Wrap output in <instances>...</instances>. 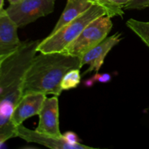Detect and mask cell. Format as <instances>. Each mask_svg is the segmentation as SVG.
<instances>
[{
    "label": "cell",
    "mask_w": 149,
    "mask_h": 149,
    "mask_svg": "<svg viewBox=\"0 0 149 149\" xmlns=\"http://www.w3.org/2000/svg\"><path fill=\"white\" fill-rule=\"evenodd\" d=\"M41 41L23 42L16 52L3 61L0 67V146L16 137V127L12 122V116L23 97L25 74Z\"/></svg>",
    "instance_id": "obj_1"
},
{
    "label": "cell",
    "mask_w": 149,
    "mask_h": 149,
    "mask_svg": "<svg viewBox=\"0 0 149 149\" xmlns=\"http://www.w3.org/2000/svg\"><path fill=\"white\" fill-rule=\"evenodd\" d=\"M81 58L65 52H40L32 60L25 74L23 95L40 93L59 96L61 81L68 71L81 68Z\"/></svg>",
    "instance_id": "obj_2"
},
{
    "label": "cell",
    "mask_w": 149,
    "mask_h": 149,
    "mask_svg": "<svg viewBox=\"0 0 149 149\" xmlns=\"http://www.w3.org/2000/svg\"><path fill=\"white\" fill-rule=\"evenodd\" d=\"M106 15H107V12L103 6L98 4H93L77 18L41 41L38 45L37 52L45 53L63 52L92 21Z\"/></svg>",
    "instance_id": "obj_3"
},
{
    "label": "cell",
    "mask_w": 149,
    "mask_h": 149,
    "mask_svg": "<svg viewBox=\"0 0 149 149\" xmlns=\"http://www.w3.org/2000/svg\"><path fill=\"white\" fill-rule=\"evenodd\" d=\"M111 17L103 15L92 21L63 52L80 58L107 37L113 27Z\"/></svg>",
    "instance_id": "obj_4"
},
{
    "label": "cell",
    "mask_w": 149,
    "mask_h": 149,
    "mask_svg": "<svg viewBox=\"0 0 149 149\" xmlns=\"http://www.w3.org/2000/svg\"><path fill=\"white\" fill-rule=\"evenodd\" d=\"M56 0H21L10 4L6 13L18 28L24 27L39 17L52 13Z\"/></svg>",
    "instance_id": "obj_5"
},
{
    "label": "cell",
    "mask_w": 149,
    "mask_h": 149,
    "mask_svg": "<svg viewBox=\"0 0 149 149\" xmlns=\"http://www.w3.org/2000/svg\"><path fill=\"white\" fill-rule=\"evenodd\" d=\"M16 137L28 143L40 144L49 148L55 149H95L85 145L76 146L67 142L62 137H55L32 130L20 125L16 127Z\"/></svg>",
    "instance_id": "obj_6"
},
{
    "label": "cell",
    "mask_w": 149,
    "mask_h": 149,
    "mask_svg": "<svg viewBox=\"0 0 149 149\" xmlns=\"http://www.w3.org/2000/svg\"><path fill=\"white\" fill-rule=\"evenodd\" d=\"M39 124L35 130L55 137H62L59 125L58 96L46 97L39 113Z\"/></svg>",
    "instance_id": "obj_7"
},
{
    "label": "cell",
    "mask_w": 149,
    "mask_h": 149,
    "mask_svg": "<svg viewBox=\"0 0 149 149\" xmlns=\"http://www.w3.org/2000/svg\"><path fill=\"white\" fill-rule=\"evenodd\" d=\"M122 39V33L118 32L112 36L106 37L100 43L86 52L81 58V68L84 65H89V68L84 73V75L94 71L97 72L103 65L108 53Z\"/></svg>",
    "instance_id": "obj_8"
},
{
    "label": "cell",
    "mask_w": 149,
    "mask_h": 149,
    "mask_svg": "<svg viewBox=\"0 0 149 149\" xmlns=\"http://www.w3.org/2000/svg\"><path fill=\"white\" fill-rule=\"evenodd\" d=\"M17 29L4 10L0 14V57L9 56L21 47L23 42L19 39Z\"/></svg>",
    "instance_id": "obj_9"
},
{
    "label": "cell",
    "mask_w": 149,
    "mask_h": 149,
    "mask_svg": "<svg viewBox=\"0 0 149 149\" xmlns=\"http://www.w3.org/2000/svg\"><path fill=\"white\" fill-rule=\"evenodd\" d=\"M46 95L40 93H31L24 95L15 109L12 116V122L17 127L25 120L39 114Z\"/></svg>",
    "instance_id": "obj_10"
},
{
    "label": "cell",
    "mask_w": 149,
    "mask_h": 149,
    "mask_svg": "<svg viewBox=\"0 0 149 149\" xmlns=\"http://www.w3.org/2000/svg\"><path fill=\"white\" fill-rule=\"evenodd\" d=\"M95 4L96 3L92 0H67L63 12L49 34H52L71 20L77 18Z\"/></svg>",
    "instance_id": "obj_11"
},
{
    "label": "cell",
    "mask_w": 149,
    "mask_h": 149,
    "mask_svg": "<svg viewBox=\"0 0 149 149\" xmlns=\"http://www.w3.org/2000/svg\"><path fill=\"white\" fill-rule=\"evenodd\" d=\"M126 24L149 47V21H140L132 18L128 20Z\"/></svg>",
    "instance_id": "obj_12"
},
{
    "label": "cell",
    "mask_w": 149,
    "mask_h": 149,
    "mask_svg": "<svg viewBox=\"0 0 149 149\" xmlns=\"http://www.w3.org/2000/svg\"><path fill=\"white\" fill-rule=\"evenodd\" d=\"M81 82L80 68H74L68 71L61 81V88L63 90H68L78 87Z\"/></svg>",
    "instance_id": "obj_13"
},
{
    "label": "cell",
    "mask_w": 149,
    "mask_h": 149,
    "mask_svg": "<svg viewBox=\"0 0 149 149\" xmlns=\"http://www.w3.org/2000/svg\"><path fill=\"white\" fill-rule=\"evenodd\" d=\"M96 4H100L105 8L107 12V15L111 17L119 16L120 17H123L124 8L122 6H119L114 3L111 2L110 0H92Z\"/></svg>",
    "instance_id": "obj_14"
},
{
    "label": "cell",
    "mask_w": 149,
    "mask_h": 149,
    "mask_svg": "<svg viewBox=\"0 0 149 149\" xmlns=\"http://www.w3.org/2000/svg\"><path fill=\"white\" fill-rule=\"evenodd\" d=\"M111 79V76L109 73H105V74L96 73L93 77L84 81V85L86 87H92L96 82L107 83L109 82Z\"/></svg>",
    "instance_id": "obj_15"
},
{
    "label": "cell",
    "mask_w": 149,
    "mask_h": 149,
    "mask_svg": "<svg viewBox=\"0 0 149 149\" xmlns=\"http://www.w3.org/2000/svg\"><path fill=\"white\" fill-rule=\"evenodd\" d=\"M149 6V0H131L124 6L125 10H143Z\"/></svg>",
    "instance_id": "obj_16"
},
{
    "label": "cell",
    "mask_w": 149,
    "mask_h": 149,
    "mask_svg": "<svg viewBox=\"0 0 149 149\" xmlns=\"http://www.w3.org/2000/svg\"><path fill=\"white\" fill-rule=\"evenodd\" d=\"M63 138L68 143L72 144V145H76V146H80L81 145V143H79V137L77 136V135L76 133L73 132H67L65 134L63 135Z\"/></svg>",
    "instance_id": "obj_17"
},
{
    "label": "cell",
    "mask_w": 149,
    "mask_h": 149,
    "mask_svg": "<svg viewBox=\"0 0 149 149\" xmlns=\"http://www.w3.org/2000/svg\"><path fill=\"white\" fill-rule=\"evenodd\" d=\"M111 2L114 3V4H117L119 6H122V7H124V6L126 5L127 4L130 2L131 0H110Z\"/></svg>",
    "instance_id": "obj_18"
},
{
    "label": "cell",
    "mask_w": 149,
    "mask_h": 149,
    "mask_svg": "<svg viewBox=\"0 0 149 149\" xmlns=\"http://www.w3.org/2000/svg\"><path fill=\"white\" fill-rule=\"evenodd\" d=\"M8 1L10 4H15V3L17 2H19V1H21V0H8Z\"/></svg>",
    "instance_id": "obj_19"
},
{
    "label": "cell",
    "mask_w": 149,
    "mask_h": 149,
    "mask_svg": "<svg viewBox=\"0 0 149 149\" xmlns=\"http://www.w3.org/2000/svg\"><path fill=\"white\" fill-rule=\"evenodd\" d=\"M7 57H0V67H1V63H2L3 61H4V60L5 59V58H7Z\"/></svg>",
    "instance_id": "obj_20"
}]
</instances>
